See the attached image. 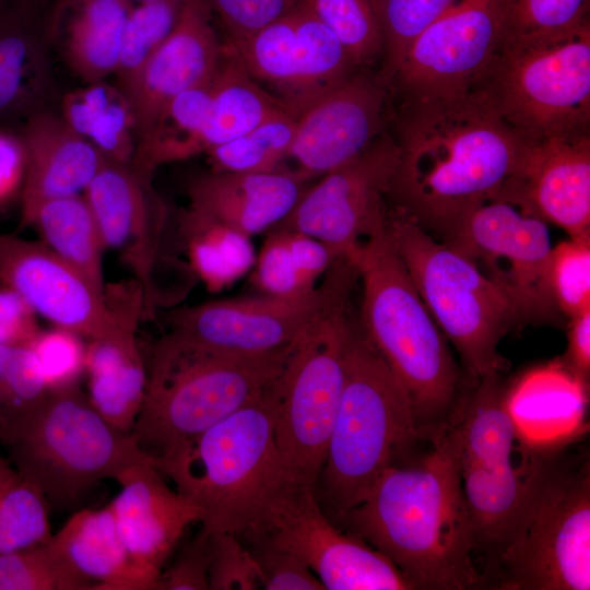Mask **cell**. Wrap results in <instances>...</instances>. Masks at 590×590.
<instances>
[{"mask_svg": "<svg viewBox=\"0 0 590 590\" xmlns=\"http://www.w3.org/2000/svg\"><path fill=\"white\" fill-rule=\"evenodd\" d=\"M396 109L389 199L426 231L438 235L516 180L528 140L480 92L401 99Z\"/></svg>", "mask_w": 590, "mask_h": 590, "instance_id": "6da1fadb", "label": "cell"}, {"mask_svg": "<svg viewBox=\"0 0 590 590\" xmlns=\"http://www.w3.org/2000/svg\"><path fill=\"white\" fill-rule=\"evenodd\" d=\"M428 440L423 456L386 468L335 524L385 554L414 590L484 588L473 558L458 433L446 423Z\"/></svg>", "mask_w": 590, "mask_h": 590, "instance_id": "7a4b0ae2", "label": "cell"}, {"mask_svg": "<svg viewBox=\"0 0 590 590\" xmlns=\"http://www.w3.org/2000/svg\"><path fill=\"white\" fill-rule=\"evenodd\" d=\"M298 341L266 354H239L170 331L153 347L141 411L130 432L156 461L260 398L285 369Z\"/></svg>", "mask_w": 590, "mask_h": 590, "instance_id": "3957f363", "label": "cell"}, {"mask_svg": "<svg viewBox=\"0 0 590 590\" xmlns=\"http://www.w3.org/2000/svg\"><path fill=\"white\" fill-rule=\"evenodd\" d=\"M363 283L361 329L402 385L422 438L440 429L463 390L445 335L386 226L347 256Z\"/></svg>", "mask_w": 590, "mask_h": 590, "instance_id": "277c9868", "label": "cell"}, {"mask_svg": "<svg viewBox=\"0 0 590 590\" xmlns=\"http://www.w3.org/2000/svg\"><path fill=\"white\" fill-rule=\"evenodd\" d=\"M420 439L402 385L352 321L340 406L315 486L330 520L335 524L362 503L384 470L410 457Z\"/></svg>", "mask_w": 590, "mask_h": 590, "instance_id": "5b68a950", "label": "cell"}, {"mask_svg": "<svg viewBox=\"0 0 590 590\" xmlns=\"http://www.w3.org/2000/svg\"><path fill=\"white\" fill-rule=\"evenodd\" d=\"M498 590L590 589L588 452L548 447L508 535L482 574Z\"/></svg>", "mask_w": 590, "mask_h": 590, "instance_id": "8992f818", "label": "cell"}, {"mask_svg": "<svg viewBox=\"0 0 590 590\" xmlns=\"http://www.w3.org/2000/svg\"><path fill=\"white\" fill-rule=\"evenodd\" d=\"M11 464L48 505L76 508L105 479L146 457L130 433L109 424L79 387L49 392L31 412L0 429Z\"/></svg>", "mask_w": 590, "mask_h": 590, "instance_id": "52a82bcc", "label": "cell"}, {"mask_svg": "<svg viewBox=\"0 0 590 590\" xmlns=\"http://www.w3.org/2000/svg\"><path fill=\"white\" fill-rule=\"evenodd\" d=\"M270 388L154 463L201 509L206 533L239 536L286 474L274 438Z\"/></svg>", "mask_w": 590, "mask_h": 590, "instance_id": "ba28073f", "label": "cell"}, {"mask_svg": "<svg viewBox=\"0 0 590 590\" xmlns=\"http://www.w3.org/2000/svg\"><path fill=\"white\" fill-rule=\"evenodd\" d=\"M386 229L437 327L479 380L506 368L498 345L520 318L505 293L468 258L396 206Z\"/></svg>", "mask_w": 590, "mask_h": 590, "instance_id": "9c48e42d", "label": "cell"}, {"mask_svg": "<svg viewBox=\"0 0 590 590\" xmlns=\"http://www.w3.org/2000/svg\"><path fill=\"white\" fill-rule=\"evenodd\" d=\"M500 373L462 390L448 423L460 440V473L473 534V558L484 570L499 553L548 448L528 445L516 465V440L522 435L509 410ZM483 570V571H484Z\"/></svg>", "mask_w": 590, "mask_h": 590, "instance_id": "30bf717a", "label": "cell"}, {"mask_svg": "<svg viewBox=\"0 0 590 590\" xmlns=\"http://www.w3.org/2000/svg\"><path fill=\"white\" fill-rule=\"evenodd\" d=\"M473 91L527 140L590 132V25L505 43Z\"/></svg>", "mask_w": 590, "mask_h": 590, "instance_id": "8fae6325", "label": "cell"}, {"mask_svg": "<svg viewBox=\"0 0 590 590\" xmlns=\"http://www.w3.org/2000/svg\"><path fill=\"white\" fill-rule=\"evenodd\" d=\"M344 303L298 340L271 386L274 438L285 473L316 486L340 406L352 320Z\"/></svg>", "mask_w": 590, "mask_h": 590, "instance_id": "7c38bea8", "label": "cell"}, {"mask_svg": "<svg viewBox=\"0 0 590 590\" xmlns=\"http://www.w3.org/2000/svg\"><path fill=\"white\" fill-rule=\"evenodd\" d=\"M238 538L293 553L326 590H414L385 554L330 520L314 486L287 474L268 493Z\"/></svg>", "mask_w": 590, "mask_h": 590, "instance_id": "4fadbf2b", "label": "cell"}, {"mask_svg": "<svg viewBox=\"0 0 590 590\" xmlns=\"http://www.w3.org/2000/svg\"><path fill=\"white\" fill-rule=\"evenodd\" d=\"M546 224L504 189L437 236L505 293L520 321H543L558 312L547 283L552 245Z\"/></svg>", "mask_w": 590, "mask_h": 590, "instance_id": "5bb4252c", "label": "cell"}, {"mask_svg": "<svg viewBox=\"0 0 590 590\" xmlns=\"http://www.w3.org/2000/svg\"><path fill=\"white\" fill-rule=\"evenodd\" d=\"M358 279L355 266L339 258L310 294L297 298L256 296L210 300L167 314L170 331L220 351L266 354L298 341L308 329L349 302Z\"/></svg>", "mask_w": 590, "mask_h": 590, "instance_id": "9a60e30c", "label": "cell"}, {"mask_svg": "<svg viewBox=\"0 0 590 590\" xmlns=\"http://www.w3.org/2000/svg\"><path fill=\"white\" fill-rule=\"evenodd\" d=\"M508 3L456 0L405 49L386 81L390 97H450L475 90L505 44Z\"/></svg>", "mask_w": 590, "mask_h": 590, "instance_id": "2e32d148", "label": "cell"}, {"mask_svg": "<svg viewBox=\"0 0 590 590\" xmlns=\"http://www.w3.org/2000/svg\"><path fill=\"white\" fill-rule=\"evenodd\" d=\"M225 43L251 78L296 118L358 69L302 0L290 14L255 35Z\"/></svg>", "mask_w": 590, "mask_h": 590, "instance_id": "e0dca14e", "label": "cell"}, {"mask_svg": "<svg viewBox=\"0 0 590 590\" xmlns=\"http://www.w3.org/2000/svg\"><path fill=\"white\" fill-rule=\"evenodd\" d=\"M398 158L397 143L385 131L358 156L307 188L276 226L311 236L338 257L347 256L386 226Z\"/></svg>", "mask_w": 590, "mask_h": 590, "instance_id": "ac0fdd59", "label": "cell"}, {"mask_svg": "<svg viewBox=\"0 0 590 590\" xmlns=\"http://www.w3.org/2000/svg\"><path fill=\"white\" fill-rule=\"evenodd\" d=\"M153 174L107 161L83 192L105 248L118 252L143 296L144 318L162 305L157 274L165 252L168 209L152 185Z\"/></svg>", "mask_w": 590, "mask_h": 590, "instance_id": "d6986e66", "label": "cell"}, {"mask_svg": "<svg viewBox=\"0 0 590 590\" xmlns=\"http://www.w3.org/2000/svg\"><path fill=\"white\" fill-rule=\"evenodd\" d=\"M389 111L390 91L380 73L355 70L297 118L288 154L294 169L314 178L352 161L385 132Z\"/></svg>", "mask_w": 590, "mask_h": 590, "instance_id": "ffe728a7", "label": "cell"}, {"mask_svg": "<svg viewBox=\"0 0 590 590\" xmlns=\"http://www.w3.org/2000/svg\"><path fill=\"white\" fill-rule=\"evenodd\" d=\"M0 283L37 315L88 340L110 326L105 295L42 241L0 233Z\"/></svg>", "mask_w": 590, "mask_h": 590, "instance_id": "44dd1931", "label": "cell"}, {"mask_svg": "<svg viewBox=\"0 0 590 590\" xmlns=\"http://www.w3.org/2000/svg\"><path fill=\"white\" fill-rule=\"evenodd\" d=\"M105 299L111 322L86 345L87 399L109 424L130 433L148 382L137 342L138 323L144 320L142 291L134 280L121 282L106 286Z\"/></svg>", "mask_w": 590, "mask_h": 590, "instance_id": "7402d4cb", "label": "cell"}, {"mask_svg": "<svg viewBox=\"0 0 590 590\" xmlns=\"http://www.w3.org/2000/svg\"><path fill=\"white\" fill-rule=\"evenodd\" d=\"M115 481L119 494L109 503L120 538L133 563L156 580L189 524L200 522L201 509L172 489L151 459L123 468Z\"/></svg>", "mask_w": 590, "mask_h": 590, "instance_id": "603a6c76", "label": "cell"}, {"mask_svg": "<svg viewBox=\"0 0 590 590\" xmlns=\"http://www.w3.org/2000/svg\"><path fill=\"white\" fill-rule=\"evenodd\" d=\"M223 50L208 2L187 0L173 32L125 91L135 114L138 141L174 97L213 79Z\"/></svg>", "mask_w": 590, "mask_h": 590, "instance_id": "cb8c5ba5", "label": "cell"}, {"mask_svg": "<svg viewBox=\"0 0 590 590\" xmlns=\"http://www.w3.org/2000/svg\"><path fill=\"white\" fill-rule=\"evenodd\" d=\"M511 189L569 237L590 235V132L528 140Z\"/></svg>", "mask_w": 590, "mask_h": 590, "instance_id": "d4e9b609", "label": "cell"}, {"mask_svg": "<svg viewBox=\"0 0 590 590\" xmlns=\"http://www.w3.org/2000/svg\"><path fill=\"white\" fill-rule=\"evenodd\" d=\"M19 132L26 149L21 224L27 226L42 203L83 193L107 160L47 108L31 116Z\"/></svg>", "mask_w": 590, "mask_h": 590, "instance_id": "484cf974", "label": "cell"}, {"mask_svg": "<svg viewBox=\"0 0 590 590\" xmlns=\"http://www.w3.org/2000/svg\"><path fill=\"white\" fill-rule=\"evenodd\" d=\"M310 179L296 169L211 170L190 181L189 206L251 237L280 224L294 209Z\"/></svg>", "mask_w": 590, "mask_h": 590, "instance_id": "4316f807", "label": "cell"}, {"mask_svg": "<svg viewBox=\"0 0 590 590\" xmlns=\"http://www.w3.org/2000/svg\"><path fill=\"white\" fill-rule=\"evenodd\" d=\"M47 32L26 2L0 13V126L20 129L52 90Z\"/></svg>", "mask_w": 590, "mask_h": 590, "instance_id": "83f0119b", "label": "cell"}, {"mask_svg": "<svg viewBox=\"0 0 590 590\" xmlns=\"http://www.w3.org/2000/svg\"><path fill=\"white\" fill-rule=\"evenodd\" d=\"M48 545L92 589L154 590L153 580L131 559L109 504L75 510Z\"/></svg>", "mask_w": 590, "mask_h": 590, "instance_id": "f1b7e54d", "label": "cell"}, {"mask_svg": "<svg viewBox=\"0 0 590 590\" xmlns=\"http://www.w3.org/2000/svg\"><path fill=\"white\" fill-rule=\"evenodd\" d=\"M132 3L127 0H61L52 32L68 68L85 83L115 73Z\"/></svg>", "mask_w": 590, "mask_h": 590, "instance_id": "f546056e", "label": "cell"}, {"mask_svg": "<svg viewBox=\"0 0 590 590\" xmlns=\"http://www.w3.org/2000/svg\"><path fill=\"white\" fill-rule=\"evenodd\" d=\"M60 115L107 161L133 164L139 137L137 118L129 97L117 84L101 80L67 93Z\"/></svg>", "mask_w": 590, "mask_h": 590, "instance_id": "4dcf8cb0", "label": "cell"}, {"mask_svg": "<svg viewBox=\"0 0 590 590\" xmlns=\"http://www.w3.org/2000/svg\"><path fill=\"white\" fill-rule=\"evenodd\" d=\"M284 111L288 110L251 78L224 42L223 55L212 80L211 106L203 132V153Z\"/></svg>", "mask_w": 590, "mask_h": 590, "instance_id": "1f68e13d", "label": "cell"}, {"mask_svg": "<svg viewBox=\"0 0 590 590\" xmlns=\"http://www.w3.org/2000/svg\"><path fill=\"white\" fill-rule=\"evenodd\" d=\"M341 257L320 240L297 231H269L252 267L259 294L297 298L310 294L319 278Z\"/></svg>", "mask_w": 590, "mask_h": 590, "instance_id": "d6a6232c", "label": "cell"}, {"mask_svg": "<svg viewBox=\"0 0 590 590\" xmlns=\"http://www.w3.org/2000/svg\"><path fill=\"white\" fill-rule=\"evenodd\" d=\"M177 234L190 270L211 292L229 287L255 264L251 237L191 206L179 214Z\"/></svg>", "mask_w": 590, "mask_h": 590, "instance_id": "836d02e7", "label": "cell"}, {"mask_svg": "<svg viewBox=\"0 0 590 590\" xmlns=\"http://www.w3.org/2000/svg\"><path fill=\"white\" fill-rule=\"evenodd\" d=\"M27 226L34 227L42 243L105 295L103 255L106 248L83 193L42 203Z\"/></svg>", "mask_w": 590, "mask_h": 590, "instance_id": "e575fe53", "label": "cell"}, {"mask_svg": "<svg viewBox=\"0 0 590 590\" xmlns=\"http://www.w3.org/2000/svg\"><path fill=\"white\" fill-rule=\"evenodd\" d=\"M212 80L180 93L163 108L139 139L132 165L153 174L163 164L203 153Z\"/></svg>", "mask_w": 590, "mask_h": 590, "instance_id": "d590c367", "label": "cell"}, {"mask_svg": "<svg viewBox=\"0 0 590 590\" xmlns=\"http://www.w3.org/2000/svg\"><path fill=\"white\" fill-rule=\"evenodd\" d=\"M297 118L281 113L250 131L206 151L213 172L268 173L288 158Z\"/></svg>", "mask_w": 590, "mask_h": 590, "instance_id": "8d00e7d4", "label": "cell"}, {"mask_svg": "<svg viewBox=\"0 0 590 590\" xmlns=\"http://www.w3.org/2000/svg\"><path fill=\"white\" fill-rule=\"evenodd\" d=\"M187 0H152L132 5L125 23L114 74L125 92L176 26Z\"/></svg>", "mask_w": 590, "mask_h": 590, "instance_id": "74e56055", "label": "cell"}, {"mask_svg": "<svg viewBox=\"0 0 590 590\" xmlns=\"http://www.w3.org/2000/svg\"><path fill=\"white\" fill-rule=\"evenodd\" d=\"M338 37L358 69L381 62L384 36L375 0H302Z\"/></svg>", "mask_w": 590, "mask_h": 590, "instance_id": "f35d334b", "label": "cell"}, {"mask_svg": "<svg viewBox=\"0 0 590 590\" xmlns=\"http://www.w3.org/2000/svg\"><path fill=\"white\" fill-rule=\"evenodd\" d=\"M51 535L48 503L17 475L0 491V554L45 544Z\"/></svg>", "mask_w": 590, "mask_h": 590, "instance_id": "ab89813d", "label": "cell"}, {"mask_svg": "<svg viewBox=\"0 0 590 590\" xmlns=\"http://www.w3.org/2000/svg\"><path fill=\"white\" fill-rule=\"evenodd\" d=\"M589 0H509L507 42L550 39L590 25Z\"/></svg>", "mask_w": 590, "mask_h": 590, "instance_id": "60d3db41", "label": "cell"}, {"mask_svg": "<svg viewBox=\"0 0 590 590\" xmlns=\"http://www.w3.org/2000/svg\"><path fill=\"white\" fill-rule=\"evenodd\" d=\"M547 283L557 311L571 318L590 309V235L552 247Z\"/></svg>", "mask_w": 590, "mask_h": 590, "instance_id": "b9f144b4", "label": "cell"}, {"mask_svg": "<svg viewBox=\"0 0 590 590\" xmlns=\"http://www.w3.org/2000/svg\"><path fill=\"white\" fill-rule=\"evenodd\" d=\"M384 36L380 75L393 72L409 45L456 0H375Z\"/></svg>", "mask_w": 590, "mask_h": 590, "instance_id": "7bdbcfd3", "label": "cell"}, {"mask_svg": "<svg viewBox=\"0 0 590 590\" xmlns=\"http://www.w3.org/2000/svg\"><path fill=\"white\" fill-rule=\"evenodd\" d=\"M91 585L73 574L48 542L0 554V590H86Z\"/></svg>", "mask_w": 590, "mask_h": 590, "instance_id": "ee69618b", "label": "cell"}, {"mask_svg": "<svg viewBox=\"0 0 590 590\" xmlns=\"http://www.w3.org/2000/svg\"><path fill=\"white\" fill-rule=\"evenodd\" d=\"M81 335L66 328L40 331L30 343L49 392L79 387L85 371L86 345Z\"/></svg>", "mask_w": 590, "mask_h": 590, "instance_id": "f6af8a7d", "label": "cell"}, {"mask_svg": "<svg viewBox=\"0 0 590 590\" xmlns=\"http://www.w3.org/2000/svg\"><path fill=\"white\" fill-rule=\"evenodd\" d=\"M208 535L210 590L261 589L259 567L240 539L229 532Z\"/></svg>", "mask_w": 590, "mask_h": 590, "instance_id": "bcb514c9", "label": "cell"}, {"mask_svg": "<svg viewBox=\"0 0 590 590\" xmlns=\"http://www.w3.org/2000/svg\"><path fill=\"white\" fill-rule=\"evenodd\" d=\"M48 393L30 344L11 347L5 369L4 417L0 429L34 410Z\"/></svg>", "mask_w": 590, "mask_h": 590, "instance_id": "7dc6e473", "label": "cell"}, {"mask_svg": "<svg viewBox=\"0 0 590 590\" xmlns=\"http://www.w3.org/2000/svg\"><path fill=\"white\" fill-rule=\"evenodd\" d=\"M227 43L241 42L290 14L300 0H205Z\"/></svg>", "mask_w": 590, "mask_h": 590, "instance_id": "c3c4849f", "label": "cell"}, {"mask_svg": "<svg viewBox=\"0 0 590 590\" xmlns=\"http://www.w3.org/2000/svg\"><path fill=\"white\" fill-rule=\"evenodd\" d=\"M243 544L259 567L261 589L326 590L312 570L293 553L262 541H247Z\"/></svg>", "mask_w": 590, "mask_h": 590, "instance_id": "681fc988", "label": "cell"}, {"mask_svg": "<svg viewBox=\"0 0 590 590\" xmlns=\"http://www.w3.org/2000/svg\"><path fill=\"white\" fill-rule=\"evenodd\" d=\"M209 535L202 529L161 571L154 590H210Z\"/></svg>", "mask_w": 590, "mask_h": 590, "instance_id": "f907efd6", "label": "cell"}, {"mask_svg": "<svg viewBox=\"0 0 590 590\" xmlns=\"http://www.w3.org/2000/svg\"><path fill=\"white\" fill-rule=\"evenodd\" d=\"M36 312L15 291L0 286V345H28L39 332Z\"/></svg>", "mask_w": 590, "mask_h": 590, "instance_id": "816d5d0a", "label": "cell"}, {"mask_svg": "<svg viewBox=\"0 0 590 590\" xmlns=\"http://www.w3.org/2000/svg\"><path fill=\"white\" fill-rule=\"evenodd\" d=\"M26 175V149L17 129L0 126V208L20 199Z\"/></svg>", "mask_w": 590, "mask_h": 590, "instance_id": "f5cc1de1", "label": "cell"}, {"mask_svg": "<svg viewBox=\"0 0 590 590\" xmlns=\"http://www.w3.org/2000/svg\"><path fill=\"white\" fill-rule=\"evenodd\" d=\"M569 319L566 351L553 363L566 371L589 394L590 309Z\"/></svg>", "mask_w": 590, "mask_h": 590, "instance_id": "db71d44e", "label": "cell"}, {"mask_svg": "<svg viewBox=\"0 0 590 590\" xmlns=\"http://www.w3.org/2000/svg\"><path fill=\"white\" fill-rule=\"evenodd\" d=\"M10 349L9 346L0 345V427L4 416L5 369Z\"/></svg>", "mask_w": 590, "mask_h": 590, "instance_id": "11a10c76", "label": "cell"}, {"mask_svg": "<svg viewBox=\"0 0 590 590\" xmlns=\"http://www.w3.org/2000/svg\"><path fill=\"white\" fill-rule=\"evenodd\" d=\"M17 475L19 473L12 468V464L0 456V491Z\"/></svg>", "mask_w": 590, "mask_h": 590, "instance_id": "9f6ffc18", "label": "cell"}, {"mask_svg": "<svg viewBox=\"0 0 590 590\" xmlns=\"http://www.w3.org/2000/svg\"><path fill=\"white\" fill-rule=\"evenodd\" d=\"M12 2H14V0H0V13Z\"/></svg>", "mask_w": 590, "mask_h": 590, "instance_id": "6f0895ef", "label": "cell"}, {"mask_svg": "<svg viewBox=\"0 0 590 590\" xmlns=\"http://www.w3.org/2000/svg\"><path fill=\"white\" fill-rule=\"evenodd\" d=\"M127 1L131 3H134V2L140 3V2L152 1V0H127Z\"/></svg>", "mask_w": 590, "mask_h": 590, "instance_id": "680465c9", "label": "cell"}, {"mask_svg": "<svg viewBox=\"0 0 590 590\" xmlns=\"http://www.w3.org/2000/svg\"><path fill=\"white\" fill-rule=\"evenodd\" d=\"M14 1H19V2H25L26 0H14Z\"/></svg>", "mask_w": 590, "mask_h": 590, "instance_id": "91938a15", "label": "cell"}]
</instances>
